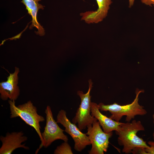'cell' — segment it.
<instances>
[{
    "instance_id": "6da1fadb",
    "label": "cell",
    "mask_w": 154,
    "mask_h": 154,
    "mask_svg": "<svg viewBox=\"0 0 154 154\" xmlns=\"http://www.w3.org/2000/svg\"><path fill=\"white\" fill-rule=\"evenodd\" d=\"M145 129L140 121L134 119L131 122L123 123L115 131L116 134L118 135V144L123 147L122 152L129 154L137 148L149 147L146 142L137 135L138 131H143Z\"/></svg>"
},
{
    "instance_id": "7a4b0ae2",
    "label": "cell",
    "mask_w": 154,
    "mask_h": 154,
    "mask_svg": "<svg viewBox=\"0 0 154 154\" xmlns=\"http://www.w3.org/2000/svg\"><path fill=\"white\" fill-rule=\"evenodd\" d=\"M143 90L137 89L136 91V97L133 101L130 104L121 105L116 103L112 104L105 105L102 103L98 104L101 111H108L111 114L110 117L117 122H119L123 117L125 116V121L130 122L135 116H144L147 113L144 107L138 103L139 96Z\"/></svg>"
},
{
    "instance_id": "3957f363",
    "label": "cell",
    "mask_w": 154,
    "mask_h": 154,
    "mask_svg": "<svg viewBox=\"0 0 154 154\" xmlns=\"http://www.w3.org/2000/svg\"><path fill=\"white\" fill-rule=\"evenodd\" d=\"M10 111V118L20 117L27 124L35 129L41 141L42 140L40 122L45 120L44 118L38 115L37 109L31 100L17 106H15L14 100H8Z\"/></svg>"
},
{
    "instance_id": "277c9868",
    "label": "cell",
    "mask_w": 154,
    "mask_h": 154,
    "mask_svg": "<svg viewBox=\"0 0 154 154\" xmlns=\"http://www.w3.org/2000/svg\"><path fill=\"white\" fill-rule=\"evenodd\" d=\"M93 83L91 80H89V89L87 92L84 94L82 91L77 92L81 99V102L78 108L75 115L72 119V122L77 124L79 129L82 131L92 125L96 118L91 114V96L90 93L92 87Z\"/></svg>"
},
{
    "instance_id": "5b68a950",
    "label": "cell",
    "mask_w": 154,
    "mask_h": 154,
    "mask_svg": "<svg viewBox=\"0 0 154 154\" xmlns=\"http://www.w3.org/2000/svg\"><path fill=\"white\" fill-rule=\"evenodd\" d=\"M46 114V124L43 133H41V143L36 150L37 153L43 147L46 148L55 141L60 139L68 142V137L64 133V130L61 128L54 119L50 107L48 106L45 111Z\"/></svg>"
},
{
    "instance_id": "8992f818",
    "label": "cell",
    "mask_w": 154,
    "mask_h": 154,
    "mask_svg": "<svg viewBox=\"0 0 154 154\" xmlns=\"http://www.w3.org/2000/svg\"><path fill=\"white\" fill-rule=\"evenodd\" d=\"M97 120L94 121L91 126L87 127L86 133L88 136L92 145L89 154H104L107 151L109 144V139L113 132H104L101 128Z\"/></svg>"
},
{
    "instance_id": "52a82bcc",
    "label": "cell",
    "mask_w": 154,
    "mask_h": 154,
    "mask_svg": "<svg viewBox=\"0 0 154 154\" xmlns=\"http://www.w3.org/2000/svg\"><path fill=\"white\" fill-rule=\"evenodd\" d=\"M57 123H60L64 127L65 131L72 137L74 143V149L80 152L87 145H91L89 137L82 133L75 124L71 122L66 116V112L63 110L59 111L56 117Z\"/></svg>"
},
{
    "instance_id": "ba28073f",
    "label": "cell",
    "mask_w": 154,
    "mask_h": 154,
    "mask_svg": "<svg viewBox=\"0 0 154 154\" xmlns=\"http://www.w3.org/2000/svg\"><path fill=\"white\" fill-rule=\"evenodd\" d=\"M22 131L7 132L5 136H1L0 140L2 145L0 148V154H11L16 149L23 148L29 149V148L22 143L27 141V137L23 135Z\"/></svg>"
},
{
    "instance_id": "9c48e42d",
    "label": "cell",
    "mask_w": 154,
    "mask_h": 154,
    "mask_svg": "<svg viewBox=\"0 0 154 154\" xmlns=\"http://www.w3.org/2000/svg\"><path fill=\"white\" fill-rule=\"evenodd\" d=\"M19 72V68L15 67L14 72L9 74L7 80L0 82V98L3 100L9 98L10 100L15 101L19 95L20 90L17 85L18 74Z\"/></svg>"
},
{
    "instance_id": "30bf717a",
    "label": "cell",
    "mask_w": 154,
    "mask_h": 154,
    "mask_svg": "<svg viewBox=\"0 0 154 154\" xmlns=\"http://www.w3.org/2000/svg\"><path fill=\"white\" fill-rule=\"evenodd\" d=\"M98 8L96 11H88L80 14L81 19L86 23H97L107 16L112 0H96Z\"/></svg>"
},
{
    "instance_id": "8fae6325",
    "label": "cell",
    "mask_w": 154,
    "mask_h": 154,
    "mask_svg": "<svg viewBox=\"0 0 154 154\" xmlns=\"http://www.w3.org/2000/svg\"><path fill=\"white\" fill-rule=\"evenodd\" d=\"M91 115L96 118L104 131L109 133L113 131H117L123 123L117 121L102 114L100 111L98 104L91 102Z\"/></svg>"
},
{
    "instance_id": "7c38bea8",
    "label": "cell",
    "mask_w": 154,
    "mask_h": 154,
    "mask_svg": "<svg viewBox=\"0 0 154 154\" xmlns=\"http://www.w3.org/2000/svg\"><path fill=\"white\" fill-rule=\"evenodd\" d=\"M41 0H22L21 2L25 6L28 13L32 17V23L30 28L35 27L38 29V31L36 32V33L42 36L44 35V30L38 23L37 19V13L38 10L40 9H43L44 7L38 3V2Z\"/></svg>"
},
{
    "instance_id": "4fadbf2b",
    "label": "cell",
    "mask_w": 154,
    "mask_h": 154,
    "mask_svg": "<svg viewBox=\"0 0 154 154\" xmlns=\"http://www.w3.org/2000/svg\"><path fill=\"white\" fill-rule=\"evenodd\" d=\"M54 154H73L71 147L68 142L64 141L55 150Z\"/></svg>"
},
{
    "instance_id": "5bb4252c",
    "label": "cell",
    "mask_w": 154,
    "mask_h": 154,
    "mask_svg": "<svg viewBox=\"0 0 154 154\" xmlns=\"http://www.w3.org/2000/svg\"><path fill=\"white\" fill-rule=\"evenodd\" d=\"M147 144L149 147L145 148L146 151L148 154H154V141H149Z\"/></svg>"
},
{
    "instance_id": "9a60e30c",
    "label": "cell",
    "mask_w": 154,
    "mask_h": 154,
    "mask_svg": "<svg viewBox=\"0 0 154 154\" xmlns=\"http://www.w3.org/2000/svg\"><path fill=\"white\" fill-rule=\"evenodd\" d=\"M131 153L133 154H148L145 150V148L140 147L133 150Z\"/></svg>"
},
{
    "instance_id": "2e32d148",
    "label": "cell",
    "mask_w": 154,
    "mask_h": 154,
    "mask_svg": "<svg viewBox=\"0 0 154 154\" xmlns=\"http://www.w3.org/2000/svg\"><path fill=\"white\" fill-rule=\"evenodd\" d=\"M141 1L143 3L149 5L154 4V0H141Z\"/></svg>"
},
{
    "instance_id": "e0dca14e",
    "label": "cell",
    "mask_w": 154,
    "mask_h": 154,
    "mask_svg": "<svg viewBox=\"0 0 154 154\" xmlns=\"http://www.w3.org/2000/svg\"><path fill=\"white\" fill-rule=\"evenodd\" d=\"M135 0H129V7L130 8L132 6L134 3Z\"/></svg>"
},
{
    "instance_id": "ac0fdd59",
    "label": "cell",
    "mask_w": 154,
    "mask_h": 154,
    "mask_svg": "<svg viewBox=\"0 0 154 154\" xmlns=\"http://www.w3.org/2000/svg\"><path fill=\"white\" fill-rule=\"evenodd\" d=\"M152 117H153V124H154V114L152 115ZM152 135H153V139L154 141V131H153V133Z\"/></svg>"
}]
</instances>
